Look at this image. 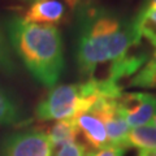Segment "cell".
Returning <instances> with one entry per match:
<instances>
[{"mask_svg":"<svg viewBox=\"0 0 156 156\" xmlns=\"http://www.w3.org/2000/svg\"><path fill=\"white\" fill-rule=\"evenodd\" d=\"M140 44L133 20L113 9L83 4L76 12L74 56L78 72L86 81H100L103 66L107 81L111 68Z\"/></svg>","mask_w":156,"mask_h":156,"instance_id":"6da1fadb","label":"cell"},{"mask_svg":"<svg viewBox=\"0 0 156 156\" xmlns=\"http://www.w3.org/2000/svg\"><path fill=\"white\" fill-rule=\"evenodd\" d=\"M4 31L13 53L34 80L46 87H55L64 69V48L58 29L12 16L5 21Z\"/></svg>","mask_w":156,"mask_h":156,"instance_id":"7a4b0ae2","label":"cell"},{"mask_svg":"<svg viewBox=\"0 0 156 156\" xmlns=\"http://www.w3.org/2000/svg\"><path fill=\"white\" fill-rule=\"evenodd\" d=\"M122 87L109 81H85L52 87L35 108L41 121L74 120L103 98H119Z\"/></svg>","mask_w":156,"mask_h":156,"instance_id":"3957f363","label":"cell"},{"mask_svg":"<svg viewBox=\"0 0 156 156\" xmlns=\"http://www.w3.org/2000/svg\"><path fill=\"white\" fill-rule=\"evenodd\" d=\"M0 156H52V147L46 131L27 129L7 135Z\"/></svg>","mask_w":156,"mask_h":156,"instance_id":"277c9868","label":"cell"},{"mask_svg":"<svg viewBox=\"0 0 156 156\" xmlns=\"http://www.w3.org/2000/svg\"><path fill=\"white\" fill-rule=\"evenodd\" d=\"M81 4L82 0H34L22 18L27 22L56 27L66 22Z\"/></svg>","mask_w":156,"mask_h":156,"instance_id":"5b68a950","label":"cell"},{"mask_svg":"<svg viewBox=\"0 0 156 156\" xmlns=\"http://www.w3.org/2000/svg\"><path fill=\"white\" fill-rule=\"evenodd\" d=\"M120 113L130 129L148 125L156 113V95L148 92H122L117 98Z\"/></svg>","mask_w":156,"mask_h":156,"instance_id":"8992f818","label":"cell"},{"mask_svg":"<svg viewBox=\"0 0 156 156\" xmlns=\"http://www.w3.org/2000/svg\"><path fill=\"white\" fill-rule=\"evenodd\" d=\"M74 122L78 130V140H81L90 151L109 146L104 121L94 107L77 116Z\"/></svg>","mask_w":156,"mask_h":156,"instance_id":"52a82bcc","label":"cell"},{"mask_svg":"<svg viewBox=\"0 0 156 156\" xmlns=\"http://www.w3.org/2000/svg\"><path fill=\"white\" fill-rule=\"evenodd\" d=\"M124 148L156 150V128L152 124L130 129L124 142Z\"/></svg>","mask_w":156,"mask_h":156,"instance_id":"ba28073f","label":"cell"},{"mask_svg":"<svg viewBox=\"0 0 156 156\" xmlns=\"http://www.w3.org/2000/svg\"><path fill=\"white\" fill-rule=\"evenodd\" d=\"M135 30L140 39L144 38L156 48V8H147L139 11L133 18Z\"/></svg>","mask_w":156,"mask_h":156,"instance_id":"9c48e42d","label":"cell"},{"mask_svg":"<svg viewBox=\"0 0 156 156\" xmlns=\"http://www.w3.org/2000/svg\"><path fill=\"white\" fill-rule=\"evenodd\" d=\"M46 134L50 139L51 147H57L60 144H64L72 140L78 139V130L74 120H61L55 121Z\"/></svg>","mask_w":156,"mask_h":156,"instance_id":"30bf717a","label":"cell"},{"mask_svg":"<svg viewBox=\"0 0 156 156\" xmlns=\"http://www.w3.org/2000/svg\"><path fill=\"white\" fill-rule=\"evenodd\" d=\"M23 120V112L8 92L0 87V126H11Z\"/></svg>","mask_w":156,"mask_h":156,"instance_id":"8fae6325","label":"cell"},{"mask_svg":"<svg viewBox=\"0 0 156 156\" xmlns=\"http://www.w3.org/2000/svg\"><path fill=\"white\" fill-rule=\"evenodd\" d=\"M129 86L138 89H156V51L138 73L130 78Z\"/></svg>","mask_w":156,"mask_h":156,"instance_id":"7c38bea8","label":"cell"},{"mask_svg":"<svg viewBox=\"0 0 156 156\" xmlns=\"http://www.w3.org/2000/svg\"><path fill=\"white\" fill-rule=\"evenodd\" d=\"M18 70L17 62L14 60V53L9 44L5 31L0 26V72L8 76L16 74Z\"/></svg>","mask_w":156,"mask_h":156,"instance_id":"4fadbf2b","label":"cell"},{"mask_svg":"<svg viewBox=\"0 0 156 156\" xmlns=\"http://www.w3.org/2000/svg\"><path fill=\"white\" fill-rule=\"evenodd\" d=\"M90 152L91 151L78 139L52 148V156H89Z\"/></svg>","mask_w":156,"mask_h":156,"instance_id":"5bb4252c","label":"cell"},{"mask_svg":"<svg viewBox=\"0 0 156 156\" xmlns=\"http://www.w3.org/2000/svg\"><path fill=\"white\" fill-rule=\"evenodd\" d=\"M125 148L119 146H105L103 148L91 151L89 156H124Z\"/></svg>","mask_w":156,"mask_h":156,"instance_id":"9a60e30c","label":"cell"},{"mask_svg":"<svg viewBox=\"0 0 156 156\" xmlns=\"http://www.w3.org/2000/svg\"><path fill=\"white\" fill-rule=\"evenodd\" d=\"M147 8H156V0H143L142 4H140L139 11H143V9Z\"/></svg>","mask_w":156,"mask_h":156,"instance_id":"2e32d148","label":"cell"},{"mask_svg":"<svg viewBox=\"0 0 156 156\" xmlns=\"http://www.w3.org/2000/svg\"><path fill=\"white\" fill-rule=\"evenodd\" d=\"M138 156H156V150H140Z\"/></svg>","mask_w":156,"mask_h":156,"instance_id":"e0dca14e","label":"cell"},{"mask_svg":"<svg viewBox=\"0 0 156 156\" xmlns=\"http://www.w3.org/2000/svg\"><path fill=\"white\" fill-rule=\"evenodd\" d=\"M152 125L156 128V113H155V116H154V119H152Z\"/></svg>","mask_w":156,"mask_h":156,"instance_id":"ac0fdd59","label":"cell"},{"mask_svg":"<svg viewBox=\"0 0 156 156\" xmlns=\"http://www.w3.org/2000/svg\"><path fill=\"white\" fill-rule=\"evenodd\" d=\"M30 2H34V0H30Z\"/></svg>","mask_w":156,"mask_h":156,"instance_id":"d6986e66","label":"cell"}]
</instances>
